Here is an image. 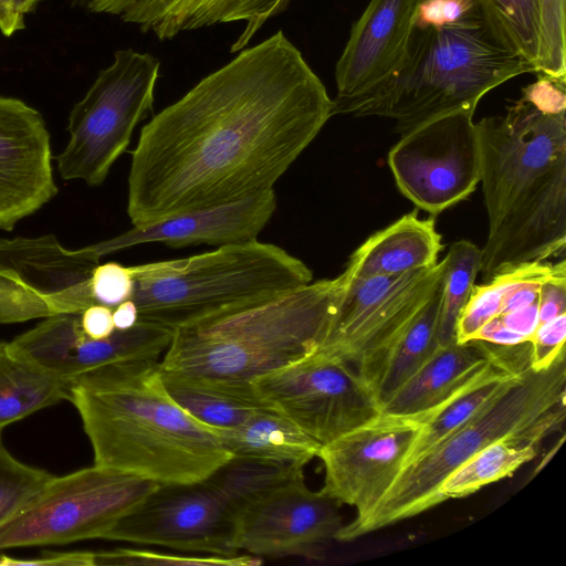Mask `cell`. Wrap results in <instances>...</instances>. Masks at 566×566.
Returning <instances> with one entry per match:
<instances>
[{
  "label": "cell",
  "mask_w": 566,
  "mask_h": 566,
  "mask_svg": "<svg viewBox=\"0 0 566 566\" xmlns=\"http://www.w3.org/2000/svg\"><path fill=\"white\" fill-rule=\"evenodd\" d=\"M333 116V99L280 30L203 77L143 128L134 227L272 189Z\"/></svg>",
  "instance_id": "obj_1"
},
{
  "label": "cell",
  "mask_w": 566,
  "mask_h": 566,
  "mask_svg": "<svg viewBox=\"0 0 566 566\" xmlns=\"http://www.w3.org/2000/svg\"><path fill=\"white\" fill-rule=\"evenodd\" d=\"M489 219L483 279L564 254L566 247V112L521 96L505 115L475 123Z\"/></svg>",
  "instance_id": "obj_2"
},
{
  "label": "cell",
  "mask_w": 566,
  "mask_h": 566,
  "mask_svg": "<svg viewBox=\"0 0 566 566\" xmlns=\"http://www.w3.org/2000/svg\"><path fill=\"white\" fill-rule=\"evenodd\" d=\"M69 400L94 464L158 484L196 483L231 454L167 392L158 360L105 366L72 379Z\"/></svg>",
  "instance_id": "obj_3"
},
{
  "label": "cell",
  "mask_w": 566,
  "mask_h": 566,
  "mask_svg": "<svg viewBox=\"0 0 566 566\" xmlns=\"http://www.w3.org/2000/svg\"><path fill=\"white\" fill-rule=\"evenodd\" d=\"M346 285L343 272L178 326L160 368L253 396L256 378L319 349Z\"/></svg>",
  "instance_id": "obj_4"
},
{
  "label": "cell",
  "mask_w": 566,
  "mask_h": 566,
  "mask_svg": "<svg viewBox=\"0 0 566 566\" xmlns=\"http://www.w3.org/2000/svg\"><path fill=\"white\" fill-rule=\"evenodd\" d=\"M525 73L535 74L534 66L484 24L412 29L397 69L363 95L333 99V116L390 118L402 135L446 114H474L488 92Z\"/></svg>",
  "instance_id": "obj_5"
},
{
  "label": "cell",
  "mask_w": 566,
  "mask_h": 566,
  "mask_svg": "<svg viewBox=\"0 0 566 566\" xmlns=\"http://www.w3.org/2000/svg\"><path fill=\"white\" fill-rule=\"evenodd\" d=\"M565 398V354L546 369H526L470 420L405 465L371 514L356 525L344 524L336 539L353 541L439 505L443 480L496 440L543 441L564 423Z\"/></svg>",
  "instance_id": "obj_6"
},
{
  "label": "cell",
  "mask_w": 566,
  "mask_h": 566,
  "mask_svg": "<svg viewBox=\"0 0 566 566\" xmlns=\"http://www.w3.org/2000/svg\"><path fill=\"white\" fill-rule=\"evenodd\" d=\"M129 269L138 319L172 329L313 281L302 260L258 239Z\"/></svg>",
  "instance_id": "obj_7"
},
{
  "label": "cell",
  "mask_w": 566,
  "mask_h": 566,
  "mask_svg": "<svg viewBox=\"0 0 566 566\" xmlns=\"http://www.w3.org/2000/svg\"><path fill=\"white\" fill-rule=\"evenodd\" d=\"M160 62L119 50L69 116V143L56 157L60 176L98 186L126 150L137 124L153 111Z\"/></svg>",
  "instance_id": "obj_8"
},
{
  "label": "cell",
  "mask_w": 566,
  "mask_h": 566,
  "mask_svg": "<svg viewBox=\"0 0 566 566\" xmlns=\"http://www.w3.org/2000/svg\"><path fill=\"white\" fill-rule=\"evenodd\" d=\"M158 485L96 464L53 475L28 505L0 526V549L104 539Z\"/></svg>",
  "instance_id": "obj_9"
},
{
  "label": "cell",
  "mask_w": 566,
  "mask_h": 566,
  "mask_svg": "<svg viewBox=\"0 0 566 566\" xmlns=\"http://www.w3.org/2000/svg\"><path fill=\"white\" fill-rule=\"evenodd\" d=\"M263 408L325 446L381 413L380 402L347 361L315 352L250 384Z\"/></svg>",
  "instance_id": "obj_10"
},
{
  "label": "cell",
  "mask_w": 566,
  "mask_h": 566,
  "mask_svg": "<svg viewBox=\"0 0 566 566\" xmlns=\"http://www.w3.org/2000/svg\"><path fill=\"white\" fill-rule=\"evenodd\" d=\"M99 259L93 245L67 250L53 234L0 239V324L82 314L95 304Z\"/></svg>",
  "instance_id": "obj_11"
},
{
  "label": "cell",
  "mask_w": 566,
  "mask_h": 566,
  "mask_svg": "<svg viewBox=\"0 0 566 566\" xmlns=\"http://www.w3.org/2000/svg\"><path fill=\"white\" fill-rule=\"evenodd\" d=\"M444 259L402 274L349 279L319 352L364 368L412 323L442 283ZM345 273V272H344Z\"/></svg>",
  "instance_id": "obj_12"
},
{
  "label": "cell",
  "mask_w": 566,
  "mask_h": 566,
  "mask_svg": "<svg viewBox=\"0 0 566 566\" xmlns=\"http://www.w3.org/2000/svg\"><path fill=\"white\" fill-rule=\"evenodd\" d=\"M388 166L399 191L432 216L465 200L481 180L473 114H446L402 134Z\"/></svg>",
  "instance_id": "obj_13"
},
{
  "label": "cell",
  "mask_w": 566,
  "mask_h": 566,
  "mask_svg": "<svg viewBox=\"0 0 566 566\" xmlns=\"http://www.w3.org/2000/svg\"><path fill=\"white\" fill-rule=\"evenodd\" d=\"M237 512L205 480L159 484L104 539L234 556Z\"/></svg>",
  "instance_id": "obj_14"
},
{
  "label": "cell",
  "mask_w": 566,
  "mask_h": 566,
  "mask_svg": "<svg viewBox=\"0 0 566 566\" xmlns=\"http://www.w3.org/2000/svg\"><path fill=\"white\" fill-rule=\"evenodd\" d=\"M423 419L381 412L322 446L317 458L323 462L324 482L319 491L355 509L347 525L366 520L387 494L406 464Z\"/></svg>",
  "instance_id": "obj_15"
},
{
  "label": "cell",
  "mask_w": 566,
  "mask_h": 566,
  "mask_svg": "<svg viewBox=\"0 0 566 566\" xmlns=\"http://www.w3.org/2000/svg\"><path fill=\"white\" fill-rule=\"evenodd\" d=\"M172 334L170 327L138 319L130 328L95 339L83 331L81 314L66 313L46 317L9 347L15 355L72 380L105 366L158 360Z\"/></svg>",
  "instance_id": "obj_16"
},
{
  "label": "cell",
  "mask_w": 566,
  "mask_h": 566,
  "mask_svg": "<svg viewBox=\"0 0 566 566\" xmlns=\"http://www.w3.org/2000/svg\"><path fill=\"white\" fill-rule=\"evenodd\" d=\"M338 506L308 489L302 474L239 511L237 548L258 557L318 558L344 526Z\"/></svg>",
  "instance_id": "obj_17"
},
{
  "label": "cell",
  "mask_w": 566,
  "mask_h": 566,
  "mask_svg": "<svg viewBox=\"0 0 566 566\" xmlns=\"http://www.w3.org/2000/svg\"><path fill=\"white\" fill-rule=\"evenodd\" d=\"M56 192L43 117L20 99L0 96V230H12Z\"/></svg>",
  "instance_id": "obj_18"
},
{
  "label": "cell",
  "mask_w": 566,
  "mask_h": 566,
  "mask_svg": "<svg viewBox=\"0 0 566 566\" xmlns=\"http://www.w3.org/2000/svg\"><path fill=\"white\" fill-rule=\"evenodd\" d=\"M275 209L276 196L272 188L237 201L133 227L127 232L93 247L102 256L143 243H164L180 248L192 244L221 247L247 242L256 239Z\"/></svg>",
  "instance_id": "obj_19"
},
{
  "label": "cell",
  "mask_w": 566,
  "mask_h": 566,
  "mask_svg": "<svg viewBox=\"0 0 566 566\" xmlns=\"http://www.w3.org/2000/svg\"><path fill=\"white\" fill-rule=\"evenodd\" d=\"M418 0H370L353 24L335 66L337 95H363L385 81L402 61Z\"/></svg>",
  "instance_id": "obj_20"
},
{
  "label": "cell",
  "mask_w": 566,
  "mask_h": 566,
  "mask_svg": "<svg viewBox=\"0 0 566 566\" xmlns=\"http://www.w3.org/2000/svg\"><path fill=\"white\" fill-rule=\"evenodd\" d=\"M280 0H92V12L108 13L151 32L160 41L184 31L245 21L231 52L243 50L264 22L277 13Z\"/></svg>",
  "instance_id": "obj_21"
},
{
  "label": "cell",
  "mask_w": 566,
  "mask_h": 566,
  "mask_svg": "<svg viewBox=\"0 0 566 566\" xmlns=\"http://www.w3.org/2000/svg\"><path fill=\"white\" fill-rule=\"evenodd\" d=\"M443 244L433 218L407 213L371 234L350 255L345 269L349 279L402 274L438 263Z\"/></svg>",
  "instance_id": "obj_22"
},
{
  "label": "cell",
  "mask_w": 566,
  "mask_h": 566,
  "mask_svg": "<svg viewBox=\"0 0 566 566\" xmlns=\"http://www.w3.org/2000/svg\"><path fill=\"white\" fill-rule=\"evenodd\" d=\"M490 361L475 340L439 345L431 358L382 402L381 412L424 417Z\"/></svg>",
  "instance_id": "obj_23"
},
{
  "label": "cell",
  "mask_w": 566,
  "mask_h": 566,
  "mask_svg": "<svg viewBox=\"0 0 566 566\" xmlns=\"http://www.w3.org/2000/svg\"><path fill=\"white\" fill-rule=\"evenodd\" d=\"M443 281L408 328L375 360L357 370L380 402L413 376L439 347Z\"/></svg>",
  "instance_id": "obj_24"
},
{
  "label": "cell",
  "mask_w": 566,
  "mask_h": 566,
  "mask_svg": "<svg viewBox=\"0 0 566 566\" xmlns=\"http://www.w3.org/2000/svg\"><path fill=\"white\" fill-rule=\"evenodd\" d=\"M206 427L231 455L305 467L322 448L290 420L266 408L234 428Z\"/></svg>",
  "instance_id": "obj_25"
},
{
  "label": "cell",
  "mask_w": 566,
  "mask_h": 566,
  "mask_svg": "<svg viewBox=\"0 0 566 566\" xmlns=\"http://www.w3.org/2000/svg\"><path fill=\"white\" fill-rule=\"evenodd\" d=\"M71 382L15 355L9 343L0 342V430L69 399Z\"/></svg>",
  "instance_id": "obj_26"
},
{
  "label": "cell",
  "mask_w": 566,
  "mask_h": 566,
  "mask_svg": "<svg viewBox=\"0 0 566 566\" xmlns=\"http://www.w3.org/2000/svg\"><path fill=\"white\" fill-rule=\"evenodd\" d=\"M521 374L506 373L490 361L457 392L424 416L422 428L405 465L470 420L493 398L510 387Z\"/></svg>",
  "instance_id": "obj_27"
},
{
  "label": "cell",
  "mask_w": 566,
  "mask_h": 566,
  "mask_svg": "<svg viewBox=\"0 0 566 566\" xmlns=\"http://www.w3.org/2000/svg\"><path fill=\"white\" fill-rule=\"evenodd\" d=\"M169 396L203 426L234 428L263 408L254 396L233 392L214 384L161 369Z\"/></svg>",
  "instance_id": "obj_28"
},
{
  "label": "cell",
  "mask_w": 566,
  "mask_h": 566,
  "mask_svg": "<svg viewBox=\"0 0 566 566\" xmlns=\"http://www.w3.org/2000/svg\"><path fill=\"white\" fill-rule=\"evenodd\" d=\"M541 442L513 438L488 444L443 480L439 489L440 502L471 495L488 484L511 476L536 458Z\"/></svg>",
  "instance_id": "obj_29"
},
{
  "label": "cell",
  "mask_w": 566,
  "mask_h": 566,
  "mask_svg": "<svg viewBox=\"0 0 566 566\" xmlns=\"http://www.w3.org/2000/svg\"><path fill=\"white\" fill-rule=\"evenodd\" d=\"M304 474V467L231 455L205 481L237 512L271 490Z\"/></svg>",
  "instance_id": "obj_30"
},
{
  "label": "cell",
  "mask_w": 566,
  "mask_h": 566,
  "mask_svg": "<svg viewBox=\"0 0 566 566\" xmlns=\"http://www.w3.org/2000/svg\"><path fill=\"white\" fill-rule=\"evenodd\" d=\"M485 25L504 48L531 63L536 73L539 0H479Z\"/></svg>",
  "instance_id": "obj_31"
},
{
  "label": "cell",
  "mask_w": 566,
  "mask_h": 566,
  "mask_svg": "<svg viewBox=\"0 0 566 566\" xmlns=\"http://www.w3.org/2000/svg\"><path fill=\"white\" fill-rule=\"evenodd\" d=\"M443 291L438 339L440 345L455 340L457 321L465 306L481 269L482 252L468 240L453 242L444 256Z\"/></svg>",
  "instance_id": "obj_32"
},
{
  "label": "cell",
  "mask_w": 566,
  "mask_h": 566,
  "mask_svg": "<svg viewBox=\"0 0 566 566\" xmlns=\"http://www.w3.org/2000/svg\"><path fill=\"white\" fill-rule=\"evenodd\" d=\"M52 476L11 455L2 444L0 430V526L28 505Z\"/></svg>",
  "instance_id": "obj_33"
},
{
  "label": "cell",
  "mask_w": 566,
  "mask_h": 566,
  "mask_svg": "<svg viewBox=\"0 0 566 566\" xmlns=\"http://www.w3.org/2000/svg\"><path fill=\"white\" fill-rule=\"evenodd\" d=\"M536 75L566 80L565 0H539Z\"/></svg>",
  "instance_id": "obj_34"
},
{
  "label": "cell",
  "mask_w": 566,
  "mask_h": 566,
  "mask_svg": "<svg viewBox=\"0 0 566 566\" xmlns=\"http://www.w3.org/2000/svg\"><path fill=\"white\" fill-rule=\"evenodd\" d=\"M262 558L253 555L195 556L159 553L140 548H117L94 553L95 565H178V566H255Z\"/></svg>",
  "instance_id": "obj_35"
},
{
  "label": "cell",
  "mask_w": 566,
  "mask_h": 566,
  "mask_svg": "<svg viewBox=\"0 0 566 566\" xmlns=\"http://www.w3.org/2000/svg\"><path fill=\"white\" fill-rule=\"evenodd\" d=\"M484 24L479 0H418L412 29Z\"/></svg>",
  "instance_id": "obj_36"
},
{
  "label": "cell",
  "mask_w": 566,
  "mask_h": 566,
  "mask_svg": "<svg viewBox=\"0 0 566 566\" xmlns=\"http://www.w3.org/2000/svg\"><path fill=\"white\" fill-rule=\"evenodd\" d=\"M501 298L502 291L494 277L482 285H474L457 321L455 342L464 344L473 340L488 322L499 316Z\"/></svg>",
  "instance_id": "obj_37"
},
{
  "label": "cell",
  "mask_w": 566,
  "mask_h": 566,
  "mask_svg": "<svg viewBox=\"0 0 566 566\" xmlns=\"http://www.w3.org/2000/svg\"><path fill=\"white\" fill-rule=\"evenodd\" d=\"M91 286L95 304L114 308L132 298L134 279L129 266L107 262L95 268Z\"/></svg>",
  "instance_id": "obj_38"
},
{
  "label": "cell",
  "mask_w": 566,
  "mask_h": 566,
  "mask_svg": "<svg viewBox=\"0 0 566 566\" xmlns=\"http://www.w3.org/2000/svg\"><path fill=\"white\" fill-rule=\"evenodd\" d=\"M566 340V313L538 323L530 336V367L533 370L548 368L563 354Z\"/></svg>",
  "instance_id": "obj_39"
},
{
  "label": "cell",
  "mask_w": 566,
  "mask_h": 566,
  "mask_svg": "<svg viewBox=\"0 0 566 566\" xmlns=\"http://www.w3.org/2000/svg\"><path fill=\"white\" fill-rule=\"evenodd\" d=\"M538 323L566 313V262L555 264L552 275L542 283L537 300Z\"/></svg>",
  "instance_id": "obj_40"
},
{
  "label": "cell",
  "mask_w": 566,
  "mask_h": 566,
  "mask_svg": "<svg viewBox=\"0 0 566 566\" xmlns=\"http://www.w3.org/2000/svg\"><path fill=\"white\" fill-rule=\"evenodd\" d=\"M1 566H44V565H69V566H94L93 552H48L36 559H15L2 555Z\"/></svg>",
  "instance_id": "obj_41"
},
{
  "label": "cell",
  "mask_w": 566,
  "mask_h": 566,
  "mask_svg": "<svg viewBox=\"0 0 566 566\" xmlns=\"http://www.w3.org/2000/svg\"><path fill=\"white\" fill-rule=\"evenodd\" d=\"M81 325L86 335L101 339L109 336L115 331L113 308L94 304L81 314Z\"/></svg>",
  "instance_id": "obj_42"
},
{
  "label": "cell",
  "mask_w": 566,
  "mask_h": 566,
  "mask_svg": "<svg viewBox=\"0 0 566 566\" xmlns=\"http://www.w3.org/2000/svg\"><path fill=\"white\" fill-rule=\"evenodd\" d=\"M473 340H481L494 345L513 346L528 339L523 335L507 328L499 316L488 322L475 335ZM472 342V340H471Z\"/></svg>",
  "instance_id": "obj_43"
},
{
  "label": "cell",
  "mask_w": 566,
  "mask_h": 566,
  "mask_svg": "<svg viewBox=\"0 0 566 566\" xmlns=\"http://www.w3.org/2000/svg\"><path fill=\"white\" fill-rule=\"evenodd\" d=\"M499 317L507 328L528 339L538 325L537 302L526 307L499 315Z\"/></svg>",
  "instance_id": "obj_44"
},
{
  "label": "cell",
  "mask_w": 566,
  "mask_h": 566,
  "mask_svg": "<svg viewBox=\"0 0 566 566\" xmlns=\"http://www.w3.org/2000/svg\"><path fill=\"white\" fill-rule=\"evenodd\" d=\"M24 14L18 11L14 0H0V29L7 36L24 28Z\"/></svg>",
  "instance_id": "obj_45"
},
{
  "label": "cell",
  "mask_w": 566,
  "mask_h": 566,
  "mask_svg": "<svg viewBox=\"0 0 566 566\" xmlns=\"http://www.w3.org/2000/svg\"><path fill=\"white\" fill-rule=\"evenodd\" d=\"M113 321L115 329H127L134 326L138 321V308L135 302L130 298L114 307Z\"/></svg>",
  "instance_id": "obj_46"
},
{
  "label": "cell",
  "mask_w": 566,
  "mask_h": 566,
  "mask_svg": "<svg viewBox=\"0 0 566 566\" xmlns=\"http://www.w3.org/2000/svg\"><path fill=\"white\" fill-rule=\"evenodd\" d=\"M15 7L19 12L22 14H25L28 12H31L35 6L40 2V0H14Z\"/></svg>",
  "instance_id": "obj_47"
},
{
  "label": "cell",
  "mask_w": 566,
  "mask_h": 566,
  "mask_svg": "<svg viewBox=\"0 0 566 566\" xmlns=\"http://www.w3.org/2000/svg\"><path fill=\"white\" fill-rule=\"evenodd\" d=\"M291 0H280L279 2V7H277V13L282 12L283 10H285L287 8V4L290 3Z\"/></svg>",
  "instance_id": "obj_48"
},
{
  "label": "cell",
  "mask_w": 566,
  "mask_h": 566,
  "mask_svg": "<svg viewBox=\"0 0 566 566\" xmlns=\"http://www.w3.org/2000/svg\"><path fill=\"white\" fill-rule=\"evenodd\" d=\"M78 1H81V2H84V3L88 4L92 0H78Z\"/></svg>",
  "instance_id": "obj_49"
}]
</instances>
